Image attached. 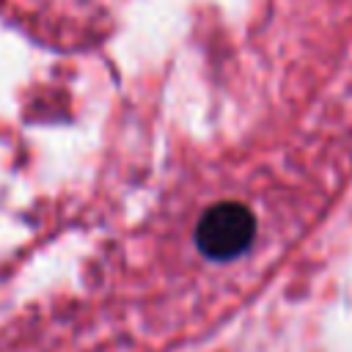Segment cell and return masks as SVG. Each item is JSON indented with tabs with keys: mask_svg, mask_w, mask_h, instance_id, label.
I'll list each match as a JSON object with an SVG mask.
<instances>
[{
	"mask_svg": "<svg viewBox=\"0 0 352 352\" xmlns=\"http://www.w3.org/2000/svg\"><path fill=\"white\" fill-rule=\"evenodd\" d=\"M256 236V220L245 204L223 201L209 206L195 228L198 250L212 261H231L242 256Z\"/></svg>",
	"mask_w": 352,
	"mask_h": 352,
	"instance_id": "obj_1",
	"label": "cell"
}]
</instances>
